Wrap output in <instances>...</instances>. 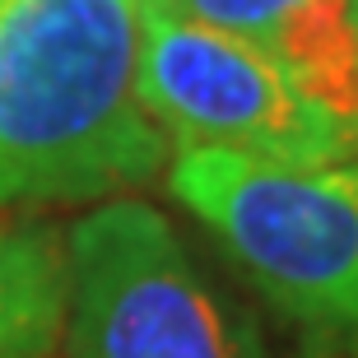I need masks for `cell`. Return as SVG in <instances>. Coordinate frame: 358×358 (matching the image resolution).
<instances>
[{
	"mask_svg": "<svg viewBox=\"0 0 358 358\" xmlns=\"http://www.w3.org/2000/svg\"><path fill=\"white\" fill-rule=\"evenodd\" d=\"M293 358H358V345H345V340H326V335H307L303 345L293 349Z\"/></svg>",
	"mask_w": 358,
	"mask_h": 358,
	"instance_id": "cell-7",
	"label": "cell"
},
{
	"mask_svg": "<svg viewBox=\"0 0 358 358\" xmlns=\"http://www.w3.org/2000/svg\"><path fill=\"white\" fill-rule=\"evenodd\" d=\"M135 93L177 154L214 149L270 168H326L358 154V135L261 47L149 5H140Z\"/></svg>",
	"mask_w": 358,
	"mask_h": 358,
	"instance_id": "cell-4",
	"label": "cell"
},
{
	"mask_svg": "<svg viewBox=\"0 0 358 358\" xmlns=\"http://www.w3.org/2000/svg\"><path fill=\"white\" fill-rule=\"evenodd\" d=\"M252 42L358 135V0H140Z\"/></svg>",
	"mask_w": 358,
	"mask_h": 358,
	"instance_id": "cell-5",
	"label": "cell"
},
{
	"mask_svg": "<svg viewBox=\"0 0 358 358\" xmlns=\"http://www.w3.org/2000/svg\"><path fill=\"white\" fill-rule=\"evenodd\" d=\"M70 358H261L168 214L103 200L66 233Z\"/></svg>",
	"mask_w": 358,
	"mask_h": 358,
	"instance_id": "cell-3",
	"label": "cell"
},
{
	"mask_svg": "<svg viewBox=\"0 0 358 358\" xmlns=\"http://www.w3.org/2000/svg\"><path fill=\"white\" fill-rule=\"evenodd\" d=\"M66 312V238L33 219H0V358H56Z\"/></svg>",
	"mask_w": 358,
	"mask_h": 358,
	"instance_id": "cell-6",
	"label": "cell"
},
{
	"mask_svg": "<svg viewBox=\"0 0 358 358\" xmlns=\"http://www.w3.org/2000/svg\"><path fill=\"white\" fill-rule=\"evenodd\" d=\"M168 186L284 317L307 335L358 345V154L270 168L186 149Z\"/></svg>",
	"mask_w": 358,
	"mask_h": 358,
	"instance_id": "cell-2",
	"label": "cell"
},
{
	"mask_svg": "<svg viewBox=\"0 0 358 358\" xmlns=\"http://www.w3.org/2000/svg\"><path fill=\"white\" fill-rule=\"evenodd\" d=\"M140 0H0V210L117 200L168 140L135 93Z\"/></svg>",
	"mask_w": 358,
	"mask_h": 358,
	"instance_id": "cell-1",
	"label": "cell"
}]
</instances>
